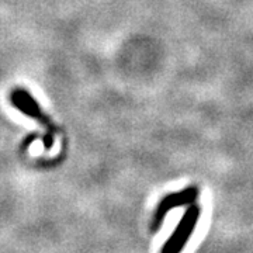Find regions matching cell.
Returning <instances> with one entry per match:
<instances>
[{
  "label": "cell",
  "mask_w": 253,
  "mask_h": 253,
  "mask_svg": "<svg viewBox=\"0 0 253 253\" xmlns=\"http://www.w3.org/2000/svg\"><path fill=\"white\" fill-rule=\"evenodd\" d=\"M200 217V208L197 206H190L184 215L176 226L173 235L168 239L162 249V253H180L186 246L189 238L193 235L194 228L197 225Z\"/></svg>",
  "instance_id": "cell-1"
},
{
  "label": "cell",
  "mask_w": 253,
  "mask_h": 253,
  "mask_svg": "<svg viewBox=\"0 0 253 253\" xmlns=\"http://www.w3.org/2000/svg\"><path fill=\"white\" fill-rule=\"evenodd\" d=\"M197 194H199V190L196 187H187L183 191H179V193H173V194H169L166 196L165 199L159 203V206L156 208V212L154 215V225H152V229L156 231L162 221L165 219V215L176 207H180V206H186V204H191L194 200L197 199Z\"/></svg>",
  "instance_id": "cell-2"
}]
</instances>
